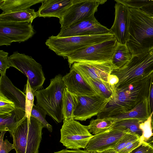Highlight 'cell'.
<instances>
[{"mask_svg": "<svg viewBox=\"0 0 153 153\" xmlns=\"http://www.w3.org/2000/svg\"><path fill=\"white\" fill-rule=\"evenodd\" d=\"M150 76L129 85L116 88V93L108 102L97 118H108L126 112L148 97Z\"/></svg>", "mask_w": 153, "mask_h": 153, "instance_id": "6da1fadb", "label": "cell"}, {"mask_svg": "<svg viewBox=\"0 0 153 153\" xmlns=\"http://www.w3.org/2000/svg\"><path fill=\"white\" fill-rule=\"evenodd\" d=\"M130 10L129 36L126 44L135 55L153 48V18L141 9Z\"/></svg>", "mask_w": 153, "mask_h": 153, "instance_id": "7a4b0ae2", "label": "cell"}, {"mask_svg": "<svg viewBox=\"0 0 153 153\" xmlns=\"http://www.w3.org/2000/svg\"><path fill=\"white\" fill-rule=\"evenodd\" d=\"M153 73V48L132 55L129 61L121 68L114 70L111 74L118 77L115 86L118 88L143 80Z\"/></svg>", "mask_w": 153, "mask_h": 153, "instance_id": "3957f363", "label": "cell"}, {"mask_svg": "<svg viewBox=\"0 0 153 153\" xmlns=\"http://www.w3.org/2000/svg\"><path fill=\"white\" fill-rule=\"evenodd\" d=\"M44 128L35 118L26 117L10 134L16 153H39Z\"/></svg>", "mask_w": 153, "mask_h": 153, "instance_id": "277c9868", "label": "cell"}, {"mask_svg": "<svg viewBox=\"0 0 153 153\" xmlns=\"http://www.w3.org/2000/svg\"><path fill=\"white\" fill-rule=\"evenodd\" d=\"M60 74L51 79L50 83L46 88L39 90L35 93L36 105L43 109L47 115L56 123L63 120L62 113L63 94L65 85Z\"/></svg>", "mask_w": 153, "mask_h": 153, "instance_id": "5b68a950", "label": "cell"}, {"mask_svg": "<svg viewBox=\"0 0 153 153\" xmlns=\"http://www.w3.org/2000/svg\"><path fill=\"white\" fill-rule=\"evenodd\" d=\"M114 37L112 33L64 38L52 36L46 40L45 44L57 55L65 59L68 54L74 52Z\"/></svg>", "mask_w": 153, "mask_h": 153, "instance_id": "8992f818", "label": "cell"}, {"mask_svg": "<svg viewBox=\"0 0 153 153\" xmlns=\"http://www.w3.org/2000/svg\"><path fill=\"white\" fill-rule=\"evenodd\" d=\"M117 42L114 37L69 54L67 56L69 67L74 63L78 62H111Z\"/></svg>", "mask_w": 153, "mask_h": 153, "instance_id": "52a82bcc", "label": "cell"}, {"mask_svg": "<svg viewBox=\"0 0 153 153\" xmlns=\"http://www.w3.org/2000/svg\"><path fill=\"white\" fill-rule=\"evenodd\" d=\"M8 59L10 67L16 68L27 77L34 92L42 88L45 78L42 66L31 56L16 51L8 56Z\"/></svg>", "mask_w": 153, "mask_h": 153, "instance_id": "ba28073f", "label": "cell"}, {"mask_svg": "<svg viewBox=\"0 0 153 153\" xmlns=\"http://www.w3.org/2000/svg\"><path fill=\"white\" fill-rule=\"evenodd\" d=\"M60 133V142L67 149H85L94 136L88 131L87 126L82 125L74 118L63 120Z\"/></svg>", "mask_w": 153, "mask_h": 153, "instance_id": "9c48e42d", "label": "cell"}, {"mask_svg": "<svg viewBox=\"0 0 153 153\" xmlns=\"http://www.w3.org/2000/svg\"><path fill=\"white\" fill-rule=\"evenodd\" d=\"M106 0H75L59 19L61 28L94 16L98 6Z\"/></svg>", "mask_w": 153, "mask_h": 153, "instance_id": "30bf717a", "label": "cell"}, {"mask_svg": "<svg viewBox=\"0 0 153 153\" xmlns=\"http://www.w3.org/2000/svg\"><path fill=\"white\" fill-rule=\"evenodd\" d=\"M31 24L0 22V46L10 45L13 42L20 43L31 38L35 33Z\"/></svg>", "mask_w": 153, "mask_h": 153, "instance_id": "8fae6325", "label": "cell"}, {"mask_svg": "<svg viewBox=\"0 0 153 153\" xmlns=\"http://www.w3.org/2000/svg\"><path fill=\"white\" fill-rule=\"evenodd\" d=\"M112 33L110 29L100 23L95 16L61 28L56 36L64 38L74 36H91Z\"/></svg>", "mask_w": 153, "mask_h": 153, "instance_id": "7c38bea8", "label": "cell"}, {"mask_svg": "<svg viewBox=\"0 0 153 153\" xmlns=\"http://www.w3.org/2000/svg\"><path fill=\"white\" fill-rule=\"evenodd\" d=\"M77 96L78 104L74 112V118L81 121L97 116L109 101L97 94Z\"/></svg>", "mask_w": 153, "mask_h": 153, "instance_id": "4fadbf2b", "label": "cell"}, {"mask_svg": "<svg viewBox=\"0 0 153 153\" xmlns=\"http://www.w3.org/2000/svg\"><path fill=\"white\" fill-rule=\"evenodd\" d=\"M114 8V20L110 29L118 42L125 44L128 42L129 36L130 8L117 2L115 4Z\"/></svg>", "mask_w": 153, "mask_h": 153, "instance_id": "5bb4252c", "label": "cell"}, {"mask_svg": "<svg viewBox=\"0 0 153 153\" xmlns=\"http://www.w3.org/2000/svg\"><path fill=\"white\" fill-rule=\"evenodd\" d=\"M125 133L117 129L110 128L103 132L94 135L85 150L91 153H102L113 149Z\"/></svg>", "mask_w": 153, "mask_h": 153, "instance_id": "9a60e30c", "label": "cell"}, {"mask_svg": "<svg viewBox=\"0 0 153 153\" xmlns=\"http://www.w3.org/2000/svg\"><path fill=\"white\" fill-rule=\"evenodd\" d=\"M72 65L80 74L87 77L108 82V78L115 68L111 62H78Z\"/></svg>", "mask_w": 153, "mask_h": 153, "instance_id": "2e32d148", "label": "cell"}, {"mask_svg": "<svg viewBox=\"0 0 153 153\" xmlns=\"http://www.w3.org/2000/svg\"><path fill=\"white\" fill-rule=\"evenodd\" d=\"M62 79L68 90L77 96L96 94L80 73L72 65L69 72L63 76Z\"/></svg>", "mask_w": 153, "mask_h": 153, "instance_id": "e0dca14e", "label": "cell"}, {"mask_svg": "<svg viewBox=\"0 0 153 153\" xmlns=\"http://www.w3.org/2000/svg\"><path fill=\"white\" fill-rule=\"evenodd\" d=\"M75 0H43L37 13L38 16L56 17L60 19Z\"/></svg>", "mask_w": 153, "mask_h": 153, "instance_id": "ac0fdd59", "label": "cell"}, {"mask_svg": "<svg viewBox=\"0 0 153 153\" xmlns=\"http://www.w3.org/2000/svg\"><path fill=\"white\" fill-rule=\"evenodd\" d=\"M0 93L12 101L16 108L25 111V94L15 87L6 75L0 76Z\"/></svg>", "mask_w": 153, "mask_h": 153, "instance_id": "d6986e66", "label": "cell"}, {"mask_svg": "<svg viewBox=\"0 0 153 153\" xmlns=\"http://www.w3.org/2000/svg\"><path fill=\"white\" fill-rule=\"evenodd\" d=\"M150 117L148 97L139 102L129 111L110 117L116 121L126 119H135L146 121Z\"/></svg>", "mask_w": 153, "mask_h": 153, "instance_id": "ffe728a7", "label": "cell"}, {"mask_svg": "<svg viewBox=\"0 0 153 153\" xmlns=\"http://www.w3.org/2000/svg\"><path fill=\"white\" fill-rule=\"evenodd\" d=\"M27 117L25 111L16 108L7 115L0 117V131H8L10 134Z\"/></svg>", "mask_w": 153, "mask_h": 153, "instance_id": "44dd1931", "label": "cell"}, {"mask_svg": "<svg viewBox=\"0 0 153 153\" xmlns=\"http://www.w3.org/2000/svg\"><path fill=\"white\" fill-rule=\"evenodd\" d=\"M43 0H0V9L4 14L30 8L32 6L42 3Z\"/></svg>", "mask_w": 153, "mask_h": 153, "instance_id": "7402d4cb", "label": "cell"}, {"mask_svg": "<svg viewBox=\"0 0 153 153\" xmlns=\"http://www.w3.org/2000/svg\"><path fill=\"white\" fill-rule=\"evenodd\" d=\"M82 75V74H81ZM96 94L109 101L116 94L115 87L108 82L94 79L82 75Z\"/></svg>", "mask_w": 153, "mask_h": 153, "instance_id": "603a6c76", "label": "cell"}, {"mask_svg": "<svg viewBox=\"0 0 153 153\" xmlns=\"http://www.w3.org/2000/svg\"><path fill=\"white\" fill-rule=\"evenodd\" d=\"M38 17L37 12L29 9L14 12L0 15V22H29L32 23Z\"/></svg>", "mask_w": 153, "mask_h": 153, "instance_id": "cb8c5ba5", "label": "cell"}, {"mask_svg": "<svg viewBox=\"0 0 153 153\" xmlns=\"http://www.w3.org/2000/svg\"><path fill=\"white\" fill-rule=\"evenodd\" d=\"M143 122L138 119H124L116 121L111 128L117 129L126 133L135 134L140 137L143 131L140 126Z\"/></svg>", "mask_w": 153, "mask_h": 153, "instance_id": "d4e9b609", "label": "cell"}, {"mask_svg": "<svg viewBox=\"0 0 153 153\" xmlns=\"http://www.w3.org/2000/svg\"><path fill=\"white\" fill-rule=\"evenodd\" d=\"M132 56V54L126 44H121L117 42L111 62L115 69H119L125 65Z\"/></svg>", "mask_w": 153, "mask_h": 153, "instance_id": "484cf974", "label": "cell"}, {"mask_svg": "<svg viewBox=\"0 0 153 153\" xmlns=\"http://www.w3.org/2000/svg\"><path fill=\"white\" fill-rule=\"evenodd\" d=\"M78 104L77 95L65 89L63 97L62 113L64 120L74 118V111Z\"/></svg>", "mask_w": 153, "mask_h": 153, "instance_id": "4316f807", "label": "cell"}, {"mask_svg": "<svg viewBox=\"0 0 153 153\" xmlns=\"http://www.w3.org/2000/svg\"><path fill=\"white\" fill-rule=\"evenodd\" d=\"M116 122L111 117L92 119L87 126L88 131L94 135L103 132L109 129Z\"/></svg>", "mask_w": 153, "mask_h": 153, "instance_id": "83f0119b", "label": "cell"}, {"mask_svg": "<svg viewBox=\"0 0 153 153\" xmlns=\"http://www.w3.org/2000/svg\"><path fill=\"white\" fill-rule=\"evenodd\" d=\"M25 87V93L26 95V98L25 111V116L27 117L28 120L30 121L32 109L34 105V100L35 93L33 91L30 87L27 80Z\"/></svg>", "mask_w": 153, "mask_h": 153, "instance_id": "f1b7e54d", "label": "cell"}, {"mask_svg": "<svg viewBox=\"0 0 153 153\" xmlns=\"http://www.w3.org/2000/svg\"><path fill=\"white\" fill-rule=\"evenodd\" d=\"M47 113L42 108L34 105L33 106L31 116H32L39 121L42 123L51 132L53 131L52 126L49 124L45 119Z\"/></svg>", "mask_w": 153, "mask_h": 153, "instance_id": "f546056e", "label": "cell"}, {"mask_svg": "<svg viewBox=\"0 0 153 153\" xmlns=\"http://www.w3.org/2000/svg\"><path fill=\"white\" fill-rule=\"evenodd\" d=\"M16 108L12 101L0 93V117L9 115Z\"/></svg>", "mask_w": 153, "mask_h": 153, "instance_id": "4dcf8cb0", "label": "cell"}, {"mask_svg": "<svg viewBox=\"0 0 153 153\" xmlns=\"http://www.w3.org/2000/svg\"><path fill=\"white\" fill-rule=\"evenodd\" d=\"M140 139V137L135 134L125 133L122 138L113 149L120 153L131 143Z\"/></svg>", "mask_w": 153, "mask_h": 153, "instance_id": "1f68e13d", "label": "cell"}, {"mask_svg": "<svg viewBox=\"0 0 153 153\" xmlns=\"http://www.w3.org/2000/svg\"><path fill=\"white\" fill-rule=\"evenodd\" d=\"M140 127L143 131L142 135L140 137V143L143 141L147 142L153 136L151 117L146 120L142 123Z\"/></svg>", "mask_w": 153, "mask_h": 153, "instance_id": "d6a6232c", "label": "cell"}, {"mask_svg": "<svg viewBox=\"0 0 153 153\" xmlns=\"http://www.w3.org/2000/svg\"><path fill=\"white\" fill-rule=\"evenodd\" d=\"M129 8L141 9L143 7L150 3L152 0H115Z\"/></svg>", "mask_w": 153, "mask_h": 153, "instance_id": "836d02e7", "label": "cell"}, {"mask_svg": "<svg viewBox=\"0 0 153 153\" xmlns=\"http://www.w3.org/2000/svg\"><path fill=\"white\" fill-rule=\"evenodd\" d=\"M8 53L2 50L0 51V73L1 76L5 75L6 69L10 68Z\"/></svg>", "mask_w": 153, "mask_h": 153, "instance_id": "e575fe53", "label": "cell"}, {"mask_svg": "<svg viewBox=\"0 0 153 153\" xmlns=\"http://www.w3.org/2000/svg\"><path fill=\"white\" fill-rule=\"evenodd\" d=\"M129 153H153V146L149 143L143 141Z\"/></svg>", "mask_w": 153, "mask_h": 153, "instance_id": "d590c367", "label": "cell"}, {"mask_svg": "<svg viewBox=\"0 0 153 153\" xmlns=\"http://www.w3.org/2000/svg\"><path fill=\"white\" fill-rule=\"evenodd\" d=\"M150 85L149 89L148 101L150 117L151 119V126L153 129V73L150 78Z\"/></svg>", "mask_w": 153, "mask_h": 153, "instance_id": "8d00e7d4", "label": "cell"}, {"mask_svg": "<svg viewBox=\"0 0 153 153\" xmlns=\"http://www.w3.org/2000/svg\"><path fill=\"white\" fill-rule=\"evenodd\" d=\"M14 149L13 144L10 143L7 139L0 142V153H8Z\"/></svg>", "mask_w": 153, "mask_h": 153, "instance_id": "74e56055", "label": "cell"}, {"mask_svg": "<svg viewBox=\"0 0 153 153\" xmlns=\"http://www.w3.org/2000/svg\"><path fill=\"white\" fill-rule=\"evenodd\" d=\"M140 139L135 141L125 147L120 153H129L140 144Z\"/></svg>", "mask_w": 153, "mask_h": 153, "instance_id": "f35d334b", "label": "cell"}, {"mask_svg": "<svg viewBox=\"0 0 153 153\" xmlns=\"http://www.w3.org/2000/svg\"><path fill=\"white\" fill-rule=\"evenodd\" d=\"M142 11L153 18V0L141 9Z\"/></svg>", "mask_w": 153, "mask_h": 153, "instance_id": "ab89813d", "label": "cell"}, {"mask_svg": "<svg viewBox=\"0 0 153 153\" xmlns=\"http://www.w3.org/2000/svg\"><path fill=\"white\" fill-rule=\"evenodd\" d=\"M54 153H91L86 150H82L79 149H72L68 150L67 149H64L61 151L54 152Z\"/></svg>", "mask_w": 153, "mask_h": 153, "instance_id": "60d3db41", "label": "cell"}, {"mask_svg": "<svg viewBox=\"0 0 153 153\" xmlns=\"http://www.w3.org/2000/svg\"><path fill=\"white\" fill-rule=\"evenodd\" d=\"M119 81V79L117 76L111 74L108 78V82L111 85L115 87Z\"/></svg>", "mask_w": 153, "mask_h": 153, "instance_id": "b9f144b4", "label": "cell"}, {"mask_svg": "<svg viewBox=\"0 0 153 153\" xmlns=\"http://www.w3.org/2000/svg\"><path fill=\"white\" fill-rule=\"evenodd\" d=\"M102 153H119L113 149H109L104 151Z\"/></svg>", "mask_w": 153, "mask_h": 153, "instance_id": "7bdbcfd3", "label": "cell"}, {"mask_svg": "<svg viewBox=\"0 0 153 153\" xmlns=\"http://www.w3.org/2000/svg\"><path fill=\"white\" fill-rule=\"evenodd\" d=\"M153 146V136L147 142Z\"/></svg>", "mask_w": 153, "mask_h": 153, "instance_id": "ee69618b", "label": "cell"}]
</instances>
